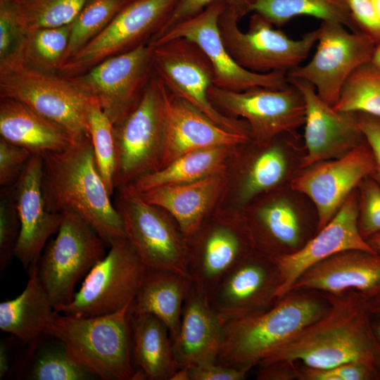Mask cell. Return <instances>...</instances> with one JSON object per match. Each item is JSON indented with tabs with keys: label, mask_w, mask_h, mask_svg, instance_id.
I'll list each match as a JSON object with an SVG mask.
<instances>
[{
	"label": "cell",
	"mask_w": 380,
	"mask_h": 380,
	"mask_svg": "<svg viewBox=\"0 0 380 380\" xmlns=\"http://www.w3.org/2000/svg\"><path fill=\"white\" fill-rule=\"evenodd\" d=\"M232 148L222 146L187 153L164 167L139 177L128 186L134 191L141 193L160 186L202 179L225 170Z\"/></svg>",
	"instance_id": "obj_33"
},
{
	"label": "cell",
	"mask_w": 380,
	"mask_h": 380,
	"mask_svg": "<svg viewBox=\"0 0 380 380\" xmlns=\"http://www.w3.org/2000/svg\"><path fill=\"white\" fill-rule=\"evenodd\" d=\"M333 108L380 117V69L369 61L355 70Z\"/></svg>",
	"instance_id": "obj_38"
},
{
	"label": "cell",
	"mask_w": 380,
	"mask_h": 380,
	"mask_svg": "<svg viewBox=\"0 0 380 380\" xmlns=\"http://www.w3.org/2000/svg\"><path fill=\"white\" fill-rule=\"evenodd\" d=\"M358 30L376 44L380 43V22L371 0H346Z\"/></svg>",
	"instance_id": "obj_47"
},
{
	"label": "cell",
	"mask_w": 380,
	"mask_h": 380,
	"mask_svg": "<svg viewBox=\"0 0 380 380\" xmlns=\"http://www.w3.org/2000/svg\"><path fill=\"white\" fill-rule=\"evenodd\" d=\"M305 99V144L306 153L301 166L341 157L365 141L356 113L335 110L317 94L308 82L289 78Z\"/></svg>",
	"instance_id": "obj_22"
},
{
	"label": "cell",
	"mask_w": 380,
	"mask_h": 380,
	"mask_svg": "<svg viewBox=\"0 0 380 380\" xmlns=\"http://www.w3.org/2000/svg\"><path fill=\"white\" fill-rule=\"evenodd\" d=\"M257 0H178L169 20L160 32L151 40L160 37L177 24L187 20L203 11L208 6L222 2L233 9L241 19L252 13L253 6Z\"/></svg>",
	"instance_id": "obj_45"
},
{
	"label": "cell",
	"mask_w": 380,
	"mask_h": 380,
	"mask_svg": "<svg viewBox=\"0 0 380 380\" xmlns=\"http://www.w3.org/2000/svg\"><path fill=\"white\" fill-rule=\"evenodd\" d=\"M223 338L224 324L191 281L172 341L178 367L217 362Z\"/></svg>",
	"instance_id": "obj_26"
},
{
	"label": "cell",
	"mask_w": 380,
	"mask_h": 380,
	"mask_svg": "<svg viewBox=\"0 0 380 380\" xmlns=\"http://www.w3.org/2000/svg\"><path fill=\"white\" fill-rule=\"evenodd\" d=\"M225 4L215 2L197 15L185 20L149 44L175 38H185L198 45L210 61L214 71V85L243 91L258 87L283 88L289 83L286 72L255 73L240 66L229 53L220 33L219 19Z\"/></svg>",
	"instance_id": "obj_17"
},
{
	"label": "cell",
	"mask_w": 380,
	"mask_h": 380,
	"mask_svg": "<svg viewBox=\"0 0 380 380\" xmlns=\"http://www.w3.org/2000/svg\"><path fill=\"white\" fill-rule=\"evenodd\" d=\"M279 286L274 259L255 248L221 279L208 300L225 324L272 307Z\"/></svg>",
	"instance_id": "obj_18"
},
{
	"label": "cell",
	"mask_w": 380,
	"mask_h": 380,
	"mask_svg": "<svg viewBox=\"0 0 380 380\" xmlns=\"http://www.w3.org/2000/svg\"><path fill=\"white\" fill-rule=\"evenodd\" d=\"M132 360L148 380H170L178 369L166 326L151 314L129 312Z\"/></svg>",
	"instance_id": "obj_32"
},
{
	"label": "cell",
	"mask_w": 380,
	"mask_h": 380,
	"mask_svg": "<svg viewBox=\"0 0 380 380\" xmlns=\"http://www.w3.org/2000/svg\"><path fill=\"white\" fill-rule=\"evenodd\" d=\"M189 369L190 380H243L248 372L217 362L197 365Z\"/></svg>",
	"instance_id": "obj_49"
},
{
	"label": "cell",
	"mask_w": 380,
	"mask_h": 380,
	"mask_svg": "<svg viewBox=\"0 0 380 380\" xmlns=\"http://www.w3.org/2000/svg\"><path fill=\"white\" fill-rule=\"evenodd\" d=\"M86 122L90 136L96 168L110 196L115 193L113 175L115 167V145L113 125L94 99L86 113Z\"/></svg>",
	"instance_id": "obj_40"
},
{
	"label": "cell",
	"mask_w": 380,
	"mask_h": 380,
	"mask_svg": "<svg viewBox=\"0 0 380 380\" xmlns=\"http://www.w3.org/2000/svg\"><path fill=\"white\" fill-rule=\"evenodd\" d=\"M357 189L345 200L330 221L298 250L272 258L277 262L280 286L278 299L288 293L296 280L318 262L341 252L360 250L376 253L362 236L358 224Z\"/></svg>",
	"instance_id": "obj_21"
},
{
	"label": "cell",
	"mask_w": 380,
	"mask_h": 380,
	"mask_svg": "<svg viewBox=\"0 0 380 380\" xmlns=\"http://www.w3.org/2000/svg\"><path fill=\"white\" fill-rule=\"evenodd\" d=\"M0 1H2V0H0ZM8 1H18V0H8Z\"/></svg>",
	"instance_id": "obj_58"
},
{
	"label": "cell",
	"mask_w": 380,
	"mask_h": 380,
	"mask_svg": "<svg viewBox=\"0 0 380 380\" xmlns=\"http://www.w3.org/2000/svg\"><path fill=\"white\" fill-rule=\"evenodd\" d=\"M154 72L153 48L148 43L106 58L87 71L68 78L95 100L115 125L139 105Z\"/></svg>",
	"instance_id": "obj_13"
},
{
	"label": "cell",
	"mask_w": 380,
	"mask_h": 380,
	"mask_svg": "<svg viewBox=\"0 0 380 380\" xmlns=\"http://www.w3.org/2000/svg\"><path fill=\"white\" fill-rule=\"evenodd\" d=\"M318 29L317 49L311 60L286 74L289 78L312 84L317 95L334 106L348 77L370 61L376 44L365 34L348 31L338 23L322 21Z\"/></svg>",
	"instance_id": "obj_16"
},
{
	"label": "cell",
	"mask_w": 380,
	"mask_h": 380,
	"mask_svg": "<svg viewBox=\"0 0 380 380\" xmlns=\"http://www.w3.org/2000/svg\"><path fill=\"white\" fill-rule=\"evenodd\" d=\"M358 224L362 236L367 240L380 233V184L372 177L359 185Z\"/></svg>",
	"instance_id": "obj_43"
},
{
	"label": "cell",
	"mask_w": 380,
	"mask_h": 380,
	"mask_svg": "<svg viewBox=\"0 0 380 380\" xmlns=\"http://www.w3.org/2000/svg\"><path fill=\"white\" fill-rule=\"evenodd\" d=\"M277 139L264 146L250 140L233 146L225 169L221 207L242 212L254 200L280 186L287 174L288 160Z\"/></svg>",
	"instance_id": "obj_20"
},
{
	"label": "cell",
	"mask_w": 380,
	"mask_h": 380,
	"mask_svg": "<svg viewBox=\"0 0 380 380\" xmlns=\"http://www.w3.org/2000/svg\"><path fill=\"white\" fill-rule=\"evenodd\" d=\"M0 97L25 103L61 125L74 140L89 136L86 113L92 99L58 73L18 64L0 72Z\"/></svg>",
	"instance_id": "obj_12"
},
{
	"label": "cell",
	"mask_w": 380,
	"mask_h": 380,
	"mask_svg": "<svg viewBox=\"0 0 380 380\" xmlns=\"http://www.w3.org/2000/svg\"><path fill=\"white\" fill-rule=\"evenodd\" d=\"M358 123L374 160L372 177L380 184V117L356 113Z\"/></svg>",
	"instance_id": "obj_48"
},
{
	"label": "cell",
	"mask_w": 380,
	"mask_h": 380,
	"mask_svg": "<svg viewBox=\"0 0 380 380\" xmlns=\"http://www.w3.org/2000/svg\"><path fill=\"white\" fill-rule=\"evenodd\" d=\"M226 186L225 170L191 183L139 193L148 203L165 210L186 239L219 206Z\"/></svg>",
	"instance_id": "obj_28"
},
{
	"label": "cell",
	"mask_w": 380,
	"mask_h": 380,
	"mask_svg": "<svg viewBox=\"0 0 380 380\" xmlns=\"http://www.w3.org/2000/svg\"><path fill=\"white\" fill-rule=\"evenodd\" d=\"M114 196L113 202L122 220L126 239L146 267L189 277L186 238L170 214L146 201L128 185L117 187Z\"/></svg>",
	"instance_id": "obj_6"
},
{
	"label": "cell",
	"mask_w": 380,
	"mask_h": 380,
	"mask_svg": "<svg viewBox=\"0 0 380 380\" xmlns=\"http://www.w3.org/2000/svg\"><path fill=\"white\" fill-rule=\"evenodd\" d=\"M167 88L154 72L136 108L113 125L115 189L162 168L167 136Z\"/></svg>",
	"instance_id": "obj_5"
},
{
	"label": "cell",
	"mask_w": 380,
	"mask_h": 380,
	"mask_svg": "<svg viewBox=\"0 0 380 380\" xmlns=\"http://www.w3.org/2000/svg\"><path fill=\"white\" fill-rule=\"evenodd\" d=\"M28 348L32 362L25 375L31 380H90L96 376L60 340Z\"/></svg>",
	"instance_id": "obj_35"
},
{
	"label": "cell",
	"mask_w": 380,
	"mask_h": 380,
	"mask_svg": "<svg viewBox=\"0 0 380 380\" xmlns=\"http://www.w3.org/2000/svg\"><path fill=\"white\" fill-rule=\"evenodd\" d=\"M42 176V155L32 154L11 186L20 224L14 255L25 269L37 263L48 239L61 222V213H51L46 208Z\"/></svg>",
	"instance_id": "obj_23"
},
{
	"label": "cell",
	"mask_w": 380,
	"mask_h": 380,
	"mask_svg": "<svg viewBox=\"0 0 380 380\" xmlns=\"http://www.w3.org/2000/svg\"><path fill=\"white\" fill-rule=\"evenodd\" d=\"M127 1L88 0L70 23L69 41L63 64L99 35Z\"/></svg>",
	"instance_id": "obj_39"
},
{
	"label": "cell",
	"mask_w": 380,
	"mask_h": 380,
	"mask_svg": "<svg viewBox=\"0 0 380 380\" xmlns=\"http://www.w3.org/2000/svg\"><path fill=\"white\" fill-rule=\"evenodd\" d=\"M170 380H190V372L189 367L178 368Z\"/></svg>",
	"instance_id": "obj_52"
},
{
	"label": "cell",
	"mask_w": 380,
	"mask_h": 380,
	"mask_svg": "<svg viewBox=\"0 0 380 380\" xmlns=\"http://www.w3.org/2000/svg\"><path fill=\"white\" fill-rule=\"evenodd\" d=\"M149 44L153 48L154 70L172 93L220 127L251 138L246 120L223 114L210 102L208 92L214 84V71L198 45L185 38Z\"/></svg>",
	"instance_id": "obj_14"
},
{
	"label": "cell",
	"mask_w": 380,
	"mask_h": 380,
	"mask_svg": "<svg viewBox=\"0 0 380 380\" xmlns=\"http://www.w3.org/2000/svg\"><path fill=\"white\" fill-rule=\"evenodd\" d=\"M61 216L56 237L46 243L37 262L53 310L70 302L75 285L105 257L108 246L77 213L64 211Z\"/></svg>",
	"instance_id": "obj_7"
},
{
	"label": "cell",
	"mask_w": 380,
	"mask_h": 380,
	"mask_svg": "<svg viewBox=\"0 0 380 380\" xmlns=\"http://www.w3.org/2000/svg\"><path fill=\"white\" fill-rule=\"evenodd\" d=\"M275 190L260 196L242 211L255 248L272 258L304 245L298 214Z\"/></svg>",
	"instance_id": "obj_27"
},
{
	"label": "cell",
	"mask_w": 380,
	"mask_h": 380,
	"mask_svg": "<svg viewBox=\"0 0 380 380\" xmlns=\"http://www.w3.org/2000/svg\"><path fill=\"white\" fill-rule=\"evenodd\" d=\"M178 0H127L107 27L70 57L58 73L79 75L111 56L148 44L169 20Z\"/></svg>",
	"instance_id": "obj_15"
},
{
	"label": "cell",
	"mask_w": 380,
	"mask_h": 380,
	"mask_svg": "<svg viewBox=\"0 0 380 380\" xmlns=\"http://www.w3.org/2000/svg\"><path fill=\"white\" fill-rule=\"evenodd\" d=\"M24 34L8 2L0 1V72L21 63Z\"/></svg>",
	"instance_id": "obj_41"
},
{
	"label": "cell",
	"mask_w": 380,
	"mask_h": 380,
	"mask_svg": "<svg viewBox=\"0 0 380 380\" xmlns=\"http://www.w3.org/2000/svg\"><path fill=\"white\" fill-rule=\"evenodd\" d=\"M250 140L249 136L220 127L167 89V136L162 168L187 153L234 146Z\"/></svg>",
	"instance_id": "obj_25"
},
{
	"label": "cell",
	"mask_w": 380,
	"mask_h": 380,
	"mask_svg": "<svg viewBox=\"0 0 380 380\" xmlns=\"http://www.w3.org/2000/svg\"><path fill=\"white\" fill-rule=\"evenodd\" d=\"M27 270V282L21 293L0 303V329L32 346L45 334L54 310L40 279L37 263Z\"/></svg>",
	"instance_id": "obj_30"
},
{
	"label": "cell",
	"mask_w": 380,
	"mask_h": 380,
	"mask_svg": "<svg viewBox=\"0 0 380 380\" xmlns=\"http://www.w3.org/2000/svg\"><path fill=\"white\" fill-rule=\"evenodd\" d=\"M42 157V188L47 210L77 213L108 246L126 239L120 216L96 168L90 136Z\"/></svg>",
	"instance_id": "obj_2"
},
{
	"label": "cell",
	"mask_w": 380,
	"mask_h": 380,
	"mask_svg": "<svg viewBox=\"0 0 380 380\" xmlns=\"http://www.w3.org/2000/svg\"><path fill=\"white\" fill-rule=\"evenodd\" d=\"M255 249L242 212L219 206L186 239L189 276L205 296Z\"/></svg>",
	"instance_id": "obj_8"
},
{
	"label": "cell",
	"mask_w": 380,
	"mask_h": 380,
	"mask_svg": "<svg viewBox=\"0 0 380 380\" xmlns=\"http://www.w3.org/2000/svg\"><path fill=\"white\" fill-rule=\"evenodd\" d=\"M130 304L105 315L77 317L53 312L45 334L62 341L70 352L103 380H132Z\"/></svg>",
	"instance_id": "obj_4"
},
{
	"label": "cell",
	"mask_w": 380,
	"mask_h": 380,
	"mask_svg": "<svg viewBox=\"0 0 380 380\" xmlns=\"http://www.w3.org/2000/svg\"><path fill=\"white\" fill-rule=\"evenodd\" d=\"M375 14L380 22V0H371Z\"/></svg>",
	"instance_id": "obj_56"
},
{
	"label": "cell",
	"mask_w": 380,
	"mask_h": 380,
	"mask_svg": "<svg viewBox=\"0 0 380 380\" xmlns=\"http://www.w3.org/2000/svg\"><path fill=\"white\" fill-rule=\"evenodd\" d=\"M6 1L18 26L27 32L70 24L88 0Z\"/></svg>",
	"instance_id": "obj_37"
},
{
	"label": "cell",
	"mask_w": 380,
	"mask_h": 380,
	"mask_svg": "<svg viewBox=\"0 0 380 380\" xmlns=\"http://www.w3.org/2000/svg\"><path fill=\"white\" fill-rule=\"evenodd\" d=\"M367 241L374 251L380 255V233L371 236Z\"/></svg>",
	"instance_id": "obj_53"
},
{
	"label": "cell",
	"mask_w": 380,
	"mask_h": 380,
	"mask_svg": "<svg viewBox=\"0 0 380 380\" xmlns=\"http://www.w3.org/2000/svg\"><path fill=\"white\" fill-rule=\"evenodd\" d=\"M373 330L377 338L380 341V322H375L372 323Z\"/></svg>",
	"instance_id": "obj_57"
},
{
	"label": "cell",
	"mask_w": 380,
	"mask_h": 380,
	"mask_svg": "<svg viewBox=\"0 0 380 380\" xmlns=\"http://www.w3.org/2000/svg\"><path fill=\"white\" fill-rule=\"evenodd\" d=\"M147 269L127 239L118 240L85 277L70 302L53 310L77 317L115 312L132 303Z\"/></svg>",
	"instance_id": "obj_10"
},
{
	"label": "cell",
	"mask_w": 380,
	"mask_h": 380,
	"mask_svg": "<svg viewBox=\"0 0 380 380\" xmlns=\"http://www.w3.org/2000/svg\"><path fill=\"white\" fill-rule=\"evenodd\" d=\"M4 191L0 201V271L10 265L19 237L20 224L11 186Z\"/></svg>",
	"instance_id": "obj_42"
},
{
	"label": "cell",
	"mask_w": 380,
	"mask_h": 380,
	"mask_svg": "<svg viewBox=\"0 0 380 380\" xmlns=\"http://www.w3.org/2000/svg\"><path fill=\"white\" fill-rule=\"evenodd\" d=\"M32 153L0 137V186L9 187L17 181Z\"/></svg>",
	"instance_id": "obj_46"
},
{
	"label": "cell",
	"mask_w": 380,
	"mask_h": 380,
	"mask_svg": "<svg viewBox=\"0 0 380 380\" xmlns=\"http://www.w3.org/2000/svg\"><path fill=\"white\" fill-rule=\"evenodd\" d=\"M330 306L327 294L291 291L262 312L224 324L217 362L249 372L321 318Z\"/></svg>",
	"instance_id": "obj_3"
},
{
	"label": "cell",
	"mask_w": 380,
	"mask_h": 380,
	"mask_svg": "<svg viewBox=\"0 0 380 380\" xmlns=\"http://www.w3.org/2000/svg\"><path fill=\"white\" fill-rule=\"evenodd\" d=\"M208 94L212 104L221 113L246 120L251 140L260 146L293 132L305 122L304 97L290 82L283 88L258 87L243 91L213 84Z\"/></svg>",
	"instance_id": "obj_11"
},
{
	"label": "cell",
	"mask_w": 380,
	"mask_h": 380,
	"mask_svg": "<svg viewBox=\"0 0 380 380\" xmlns=\"http://www.w3.org/2000/svg\"><path fill=\"white\" fill-rule=\"evenodd\" d=\"M191 285V279L182 274L148 268L129 312L156 316L166 326L173 341Z\"/></svg>",
	"instance_id": "obj_31"
},
{
	"label": "cell",
	"mask_w": 380,
	"mask_h": 380,
	"mask_svg": "<svg viewBox=\"0 0 380 380\" xmlns=\"http://www.w3.org/2000/svg\"><path fill=\"white\" fill-rule=\"evenodd\" d=\"M9 358L7 347L4 342L0 343V379H2L8 373Z\"/></svg>",
	"instance_id": "obj_51"
},
{
	"label": "cell",
	"mask_w": 380,
	"mask_h": 380,
	"mask_svg": "<svg viewBox=\"0 0 380 380\" xmlns=\"http://www.w3.org/2000/svg\"><path fill=\"white\" fill-rule=\"evenodd\" d=\"M370 62L380 69V43L376 45Z\"/></svg>",
	"instance_id": "obj_54"
},
{
	"label": "cell",
	"mask_w": 380,
	"mask_h": 380,
	"mask_svg": "<svg viewBox=\"0 0 380 380\" xmlns=\"http://www.w3.org/2000/svg\"><path fill=\"white\" fill-rule=\"evenodd\" d=\"M257 373L258 380H298L297 362L274 361L261 363Z\"/></svg>",
	"instance_id": "obj_50"
},
{
	"label": "cell",
	"mask_w": 380,
	"mask_h": 380,
	"mask_svg": "<svg viewBox=\"0 0 380 380\" xmlns=\"http://www.w3.org/2000/svg\"><path fill=\"white\" fill-rule=\"evenodd\" d=\"M374 160L365 141L345 155L312 165L296 178L291 189L307 196L317 210L316 232L325 226L363 179L372 177Z\"/></svg>",
	"instance_id": "obj_19"
},
{
	"label": "cell",
	"mask_w": 380,
	"mask_h": 380,
	"mask_svg": "<svg viewBox=\"0 0 380 380\" xmlns=\"http://www.w3.org/2000/svg\"><path fill=\"white\" fill-rule=\"evenodd\" d=\"M298 380H372L380 377V372L364 363L351 362L327 369L306 367L298 362Z\"/></svg>",
	"instance_id": "obj_44"
},
{
	"label": "cell",
	"mask_w": 380,
	"mask_h": 380,
	"mask_svg": "<svg viewBox=\"0 0 380 380\" xmlns=\"http://www.w3.org/2000/svg\"><path fill=\"white\" fill-rule=\"evenodd\" d=\"M0 135L39 155L63 151L76 141L56 122L8 97H0Z\"/></svg>",
	"instance_id": "obj_29"
},
{
	"label": "cell",
	"mask_w": 380,
	"mask_h": 380,
	"mask_svg": "<svg viewBox=\"0 0 380 380\" xmlns=\"http://www.w3.org/2000/svg\"><path fill=\"white\" fill-rule=\"evenodd\" d=\"M258 13L279 28L301 15L338 23L349 30L360 32L346 0H257L252 13Z\"/></svg>",
	"instance_id": "obj_34"
},
{
	"label": "cell",
	"mask_w": 380,
	"mask_h": 380,
	"mask_svg": "<svg viewBox=\"0 0 380 380\" xmlns=\"http://www.w3.org/2000/svg\"><path fill=\"white\" fill-rule=\"evenodd\" d=\"M371 313L380 318V298L371 303Z\"/></svg>",
	"instance_id": "obj_55"
},
{
	"label": "cell",
	"mask_w": 380,
	"mask_h": 380,
	"mask_svg": "<svg viewBox=\"0 0 380 380\" xmlns=\"http://www.w3.org/2000/svg\"><path fill=\"white\" fill-rule=\"evenodd\" d=\"M327 296L328 311L260 364L282 360L327 369L357 362L380 372V341L369 319L370 301L354 291Z\"/></svg>",
	"instance_id": "obj_1"
},
{
	"label": "cell",
	"mask_w": 380,
	"mask_h": 380,
	"mask_svg": "<svg viewBox=\"0 0 380 380\" xmlns=\"http://www.w3.org/2000/svg\"><path fill=\"white\" fill-rule=\"evenodd\" d=\"M70 32V24L25 32L21 63L42 72L58 73L63 62Z\"/></svg>",
	"instance_id": "obj_36"
},
{
	"label": "cell",
	"mask_w": 380,
	"mask_h": 380,
	"mask_svg": "<svg viewBox=\"0 0 380 380\" xmlns=\"http://www.w3.org/2000/svg\"><path fill=\"white\" fill-rule=\"evenodd\" d=\"M240 20L225 5L219 19L220 33L234 60L253 72H287L300 65L318 39V28L293 39L255 12L250 18L247 32H243L238 26Z\"/></svg>",
	"instance_id": "obj_9"
},
{
	"label": "cell",
	"mask_w": 380,
	"mask_h": 380,
	"mask_svg": "<svg viewBox=\"0 0 380 380\" xmlns=\"http://www.w3.org/2000/svg\"><path fill=\"white\" fill-rule=\"evenodd\" d=\"M293 290L332 296L354 291L372 303L380 298V255L360 250L334 255L305 271Z\"/></svg>",
	"instance_id": "obj_24"
}]
</instances>
